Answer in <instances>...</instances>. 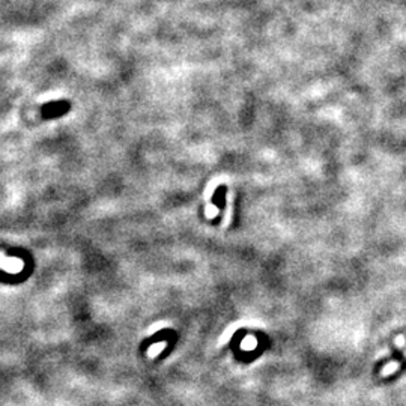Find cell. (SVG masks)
<instances>
[{"instance_id":"6da1fadb","label":"cell","mask_w":406,"mask_h":406,"mask_svg":"<svg viewBox=\"0 0 406 406\" xmlns=\"http://www.w3.org/2000/svg\"><path fill=\"white\" fill-rule=\"evenodd\" d=\"M58 104H48L46 108H44V114L46 116H56V114H60V113H64L65 110H68V104H65V102H62V106L60 107H56Z\"/></svg>"},{"instance_id":"7a4b0ae2","label":"cell","mask_w":406,"mask_h":406,"mask_svg":"<svg viewBox=\"0 0 406 406\" xmlns=\"http://www.w3.org/2000/svg\"><path fill=\"white\" fill-rule=\"evenodd\" d=\"M398 367H400V364H398V362H391V364L385 366V368L382 370V376H388V374L394 373V372H396Z\"/></svg>"},{"instance_id":"3957f363","label":"cell","mask_w":406,"mask_h":406,"mask_svg":"<svg viewBox=\"0 0 406 406\" xmlns=\"http://www.w3.org/2000/svg\"><path fill=\"white\" fill-rule=\"evenodd\" d=\"M164 346H166V343H160V344H156L155 349H149V356H155L160 350L164 349Z\"/></svg>"}]
</instances>
